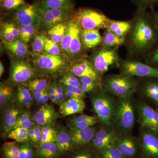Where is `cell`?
Listing matches in <instances>:
<instances>
[{
    "mask_svg": "<svg viewBox=\"0 0 158 158\" xmlns=\"http://www.w3.org/2000/svg\"><path fill=\"white\" fill-rule=\"evenodd\" d=\"M131 21V28L127 37L129 53L132 55L145 53L157 42L158 32L145 10L137 9Z\"/></svg>",
    "mask_w": 158,
    "mask_h": 158,
    "instance_id": "cell-1",
    "label": "cell"
},
{
    "mask_svg": "<svg viewBox=\"0 0 158 158\" xmlns=\"http://www.w3.org/2000/svg\"><path fill=\"white\" fill-rule=\"evenodd\" d=\"M135 109L132 97L117 98L113 127L119 135L131 134L135 122Z\"/></svg>",
    "mask_w": 158,
    "mask_h": 158,
    "instance_id": "cell-2",
    "label": "cell"
},
{
    "mask_svg": "<svg viewBox=\"0 0 158 158\" xmlns=\"http://www.w3.org/2000/svg\"><path fill=\"white\" fill-rule=\"evenodd\" d=\"M102 83L103 88L116 98L132 96L139 86L135 77L122 73L107 76L102 79Z\"/></svg>",
    "mask_w": 158,
    "mask_h": 158,
    "instance_id": "cell-3",
    "label": "cell"
},
{
    "mask_svg": "<svg viewBox=\"0 0 158 158\" xmlns=\"http://www.w3.org/2000/svg\"><path fill=\"white\" fill-rule=\"evenodd\" d=\"M93 110L102 125L113 127L116 100L113 95L100 88L90 98Z\"/></svg>",
    "mask_w": 158,
    "mask_h": 158,
    "instance_id": "cell-4",
    "label": "cell"
},
{
    "mask_svg": "<svg viewBox=\"0 0 158 158\" xmlns=\"http://www.w3.org/2000/svg\"><path fill=\"white\" fill-rule=\"evenodd\" d=\"M72 17L81 30L106 29L110 19L102 12L90 8L78 9Z\"/></svg>",
    "mask_w": 158,
    "mask_h": 158,
    "instance_id": "cell-5",
    "label": "cell"
},
{
    "mask_svg": "<svg viewBox=\"0 0 158 158\" xmlns=\"http://www.w3.org/2000/svg\"><path fill=\"white\" fill-rule=\"evenodd\" d=\"M118 48H108L101 46L91 56L90 62L102 80L103 76L110 67L118 62Z\"/></svg>",
    "mask_w": 158,
    "mask_h": 158,
    "instance_id": "cell-6",
    "label": "cell"
},
{
    "mask_svg": "<svg viewBox=\"0 0 158 158\" xmlns=\"http://www.w3.org/2000/svg\"><path fill=\"white\" fill-rule=\"evenodd\" d=\"M121 73L134 77L158 79V68L134 60H127L120 63Z\"/></svg>",
    "mask_w": 158,
    "mask_h": 158,
    "instance_id": "cell-7",
    "label": "cell"
},
{
    "mask_svg": "<svg viewBox=\"0 0 158 158\" xmlns=\"http://www.w3.org/2000/svg\"><path fill=\"white\" fill-rule=\"evenodd\" d=\"M139 152L144 158H158V134L140 128L138 138Z\"/></svg>",
    "mask_w": 158,
    "mask_h": 158,
    "instance_id": "cell-8",
    "label": "cell"
},
{
    "mask_svg": "<svg viewBox=\"0 0 158 158\" xmlns=\"http://www.w3.org/2000/svg\"><path fill=\"white\" fill-rule=\"evenodd\" d=\"M136 109L140 128L158 134V110L144 102H138Z\"/></svg>",
    "mask_w": 158,
    "mask_h": 158,
    "instance_id": "cell-9",
    "label": "cell"
},
{
    "mask_svg": "<svg viewBox=\"0 0 158 158\" xmlns=\"http://www.w3.org/2000/svg\"><path fill=\"white\" fill-rule=\"evenodd\" d=\"M33 62L37 69L48 73H59L66 67L65 60L60 55H52L45 52L35 56Z\"/></svg>",
    "mask_w": 158,
    "mask_h": 158,
    "instance_id": "cell-10",
    "label": "cell"
},
{
    "mask_svg": "<svg viewBox=\"0 0 158 158\" xmlns=\"http://www.w3.org/2000/svg\"><path fill=\"white\" fill-rule=\"evenodd\" d=\"M35 71L31 64L23 60H11L9 81L15 85H19L32 80Z\"/></svg>",
    "mask_w": 158,
    "mask_h": 158,
    "instance_id": "cell-11",
    "label": "cell"
},
{
    "mask_svg": "<svg viewBox=\"0 0 158 158\" xmlns=\"http://www.w3.org/2000/svg\"><path fill=\"white\" fill-rule=\"evenodd\" d=\"M13 18L21 26L37 25L41 23V13L37 4L20 6L13 12Z\"/></svg>",
    "mask_w": 158,
    "mask_h": 158,
    "instance_id": "cell-12",
    "label": "cell"
},
{
    "mask_svg": "<svg viewBox=\"0 0 158 158\" xmlns=\"http://www.w3.org/2000/svg\"><path fill=\"white\" fill-rule=\"evenodd\" d=\"M119 135L113 127L102 125L97 130L91 141L92 147L101 152L107 148L115 145Z\"/></svg>",
    "mask_w": 158,
    "mask_h": 158,
    "instance_id": "cell-13",
    "label": "cell"
},
{
    "mask_svg": "<svg viewBox=\"0 0 158 158\" xmlns=\"http://www.w3.org/2000/svg\"><path fill=\"white\" fill-rule=\"evenodd\" d=\"M115 145L125 158H135L139 152L138 139L131 134L119 135Z\"/></svg>",
    "mask_w": 158,
    "mask_h": 158,
    "instance_id": "cell-14",
    "label": "cell"
},
{
    "mask_svg": "<svg viewBox=\"0 0 158 158\" xmlns=\"http://www.w3.org/2000/svg\"><path fill=\"white\" fill-rule=\"evenodd\" d=\"M59 117V114L53 107L46 104L36 111L33 116V120L37 125L42 127H52Z\"/></svg>",
    "mask_w": 158,
    "mask_h": 158,
    "instance_id": "cell-15",
    "label": "cell"
},
{
    "mask_svg": "<svg viewBox=\"0 0 158 158\" xmlns=\"http://www.w3.org/2000/svg\"><path fill=\"white\" fill-rule=\"evenodd\" d=\"M97 130L94 126L82 129L70 127L69 133L73 147H82L91 142Z\"/></svg>",
    "mask_w": 158,
    "mask_h": 158,
    "instance_id": "cell-16",
    "label": "cell"
},
{
    "mask_svg": "<svg viewBox=\"0 0 158 158\" xmlns=\"http://www.w3.org/2000/svg\"><path fill=\"white\" fill-rule=\"evenodd\" d=\"M71 73L77 77H89L101 81L94 66L89 61L83 60L77 62L70 68Z\"/></svg>",
    "mask_w": 158,
    "mask_h": 158,
    "instance_id": "cell-17",
    "label": "cell"
},
{
    "mask_svg": "<svg viewBox=\"0 0 158 158\" xmlns=\"http://www.w3.org/2000/svg\"><path fill=\"white\" fill-rule=\"evenodd\" d=\"M85 106L86 105L83 99H68L60 105L59 112L63 116H71L81 113L85 110Z\"/></svg>",
    "mask_w": 158,
    "mask_h": 158,
    "instance_id": "cell-18",
    "label": "cell"
},
{
    "mask_svg": "<svg viewBox=\"0 0 158 158\" xmlns=\"http://www.w3.org/2000/svg\"><path fill=\"white\" fill-rule=\"evenodd\" d=\"M146 79L141 86V93L158 110V79Z\"/></svg>",
    "mask_w": 158,
    "mask_h": 158,
    "instance_id": "cell-19",
    "label": "cell"
},
{
    "mask_svg": "<svg viewBox=\"0 0 158 158\" xmlns=\"http://www.w3.org/2000/svg\"><path fill=\"white\" fill-rule=\"evenodd\" d=\"M131 20L118 21L110 19L107 30L121 38H126L131 31Z\"/></svg>",
    "mask_w": 158,
    "mask_h": 158,
    "instance_id": "cell-20",
    "label": "cell"
},
{
    "mask_svg": "<svg viewBox=\"0 0 158 158\" xmlns=\"http://www.w3.org/2000/svg\"><path fill=\"white\" fill-rule=\"evenodd\" d=\"M81 36L85 48H94L101 43L102 36L98 30H81Z\"/></svg>",
    "mask_w": 158,
    "mask_h": 158,
    "instance_id": "cell-21",
    "label": "cell"
},
{
    "mask_svg": "<svg viewBox=\"0 0 158 158\" xmlns=\"http://www.w3.org/2000/svg\"><path fill=\"white\" fill-rule=\"evenodd\" d=\"M36 4L43 9L73 10L74 6L73 0H39Z\"/></svg>",
    "mask_w": 158,
    "mask_h": 158,
    "instance_id": "cell-22",
    "label": "cell"
},
{
    "mask_svg": "<svg viewBox=\"0 0 158 158\" xmlns=\"http://www.w3.org/2000/svg\"><path fill=\"white\" fill-rule=\"evenodd\" d=\"M98 121L96 116L82 114L72 118L69 121V124L70 127L82 129L94 126Z\"/></svg>",
    "mask_w": 158,
    "mask_h": 158,
    "instance_id": "cell-23",
    "label": "cell"
},
{
    "mask_svg": "<svg viewBox=\"0 0 158 158\" xmlns=\"http://www.w3.org/2000/svg\"><path fill=\"white\" fill-rule=\"evenodd\" d=\"M4 43L6 48L17 58H24L28 54L27 46L21 40H15L12 42Z\"/></svg>",
    "mask_w": 158,
    "mask_h": 158,
    "instance_id": "cell-24",
    "label": "cell"
},
{
    "mask_svg": "<svg viewBox=\"0 0 158 158\" xmlns=\"http://www.w3.org/2000/svg\"><path fill=\"white\" fill-rule=\"evenodd\" d=\"M78 27L77 23L73 19L67 23V28L65 36L61 43V48L64 53L69 54L71 42L73 38L76 30Z\"/></svg>",
    "mask_w": 158,
    "mask_h": 158,
    "instance_id": "cell-25",
    "label": "cell"
},
{
    "mask_svg": "<svg viewBox=\"0 0 158 158\" xmlns=\"http://www.w3.org/2000/svg\"><path fill=\"white\" fill-rule=\"evenodd\" d=\"M56 143L60 152L68 151L73 148L70 133L65 129H61L58 132Z\"/></svg>",
    "mask_w": 158,
    "mask_h": 158,
    "instance_id": "cell-26",
    "label": "cell"
},
{
    "mask_svg": "<svg viewBox=\"0 0 158 158\" xmlns=\"http://www.w3.org/2000/svg\"><path fill=\"white\" fill-rule=\"evenodd\" d=\"M126 41L125 38H121L116 36L106 29L102 37L101 45L108 48H118Z\"/></svg>",
    "mask_w": 158,
    "mask_h": 158,
    "instance_id": "cell-27",
    "label": "cell"
},
{
    "mask_svg": "<svg viewBox=\"0 0 158 158\" xmlns=\"http://www.w3.org/2000/svg\"><path fill=\"white\" fill-rule=\"evenodd\" d=\"M59 151L56 142H49L39 144L37 153L42 158H53Z\"/></svg>",
    "mask_w": 158,
    "mask_h": 158,
    "instance_id": "cell-28",
    "label": "cell"
},
{
    "mask_svg": "<svg viewBox=\"0 0 158 158\" xmlns=\"http://www.w3.org/2000/svg\"><path fill=\"white\" fill-rule=\"evenodd\" d=\"M79 78L81 83V88L85 94L93 92L97 88L102 87V81L94 78L86 77Z\"/></svg>",
    "mask_w": 158,
    "mask_h": 158,
    "instance_id": "cell-29",
    "label": "cell"
},
{
    "mask_svg": "<svg viewBox=\"0 0 158 158\" xmlns=\"http://www.w3.org/2000/svg\"><path fill=\"white\" fill-rule=\"evenodd\" d=\"M67 24L61 23L56 25L48 30V34L52 40L57 44H61L65 36Z\"/></svg>",
    "mask_w": 158,
    "mask_h": 158,
    "instance_id": "cell-30",
    "label": "cell"
},
{
    "mask_svg": "<svg viewBox=\"0 0 158 158\" xmlns=\"http://www.w3.org/2000/svg\"><path fill=\"white\" fill-rule=\"evenodd\" d=\"M17 99L20 104L27 108H30L33 104L34 97L30 90L23 86L18 88Z\"/></svg>",
    "mask_w": 158,
    "mask_h": 158,
    "instance_id": "cell-31",
    "label": "cell"
},
{
    "mask_svg": "<svg viewBox=\"0 0 158 158\" xmlns=\"http://www.w3.org/2000/svg\"><path fill=\"white\" fill-rule=\"evenodd\" d=\"M81 29L78 26L76 30L75 33L71 42L69 47V54L71 57L76 56L81 53L82 46L83 45L81 41Z\"/></svg>",
    "mask_w": 158,
    "mask_h": 158,
    "instance_id": "cell-32",
    "label": "cell"
},
{
    "mask_svg": "<svg viewBox=\"0 0 158 158\" xmlns=\"http://www.w3.org/2000/svg\"><path fill=\"white\" fill-rule=\"evenodd\" d=\"M28 129L24 128H17L8 133V138L21 143H27L29 140Z\"/></svg>",
    "mask_w": 158,
    "mask_h": 158,
    "instance_id": "cell-33",
    "label": "cell"
},
{
    "mask_svg": "<svg viewBox=\"0 0 158 158\" xmlns=\"http://www.w3.org/2000/svg\"><path fill=\"white\" fill-rule=\"evenodd\" d=\"M2 150L6 158H18L20 147L15 141L6 142L2 146Z\"/></svg>",
    "mask_w": 158,
    "mask_h": 158,
    "instance_id": "cell-34",
    "label": "cell"
},
{
    "mask_svg": "<svg viewBox=\"0 0 158 158\" xmlns=\"http://www.w3.org/2000/svg\"><path fill=\"white\" fill-rule=\"evenodd\" d=\"M34 124L31 119L30 112L25 111L20 114L13 129L19 127L29 129L34 127Z\"/></svg>",
    "mask_w": 158,
    "mask_h": 158,
    "instance_id": "cell-35",
    "label": "cell"
},
{
    "mask_svg": "<svg viewBox=\"0 0 158 158\" xmlns=\"http://www.w3.org/2000/svg\"><path fill=\"white\" fill-rule=\"evenodd\" d=\"M27 87L32 92L45 91L49 88L48 81L44 78L32 79L27 82Z\"/></svg>",
    "mask_w": 158,
    "mask_h": 158,
    "instance_id": "cell-36",
    "label": "cell"
},
{
    "mask_svg": "<svg viewBox=\"0 0 158 158\" xmlns=\"http://www.w3.org/2000/svg\"><path fill=\"white\" fill-rule=\"evenodd\" d=\"M21 113V111L16 109L10 115L3 118V129L5 132L9 133L13 129Z\"/></svg>",
    "mask_w": 158,
    "mask_h": 158,
    "instance_id": "cell-37",
    "label": "cell"
},
{
    "mask_svg": "<svg viewBox=\"0 0 158 158\" xmlns=\"http://www.w3.org/2000/svg\"><path fill=\"white\" fill-rule=\"evenodd\" d=\"M39 8L41 13V23H43L45 27L50 29L56 25L58 24L51 9H43L40 7Z\"/></svg>",
    "mask_w": 158,
    "mask_h": 158,
    "instance_id": "cell-38",
    "label": "cell"
},
{
    "mask_svg": "<svg viewBox=\"0 0 158 158\" xmlns=\"http://www.w3.org/2000/svg\"><path fill=\"white\" fill-rule=\"evenodd\" d=\"M12 96V89L8 85L1 84L0 86V106L1 109L7 106Z\"/></svg>",
    "mask_w": 158,
    "mask_h": 158,
    "instance_id": "cell-39",
    "label": "cell"
},
{
    "mask_svg": "<svg viewBox=\"0 0 158 158\" xmlns=\"http://www.w3.org/2000/svg\"><path fill=\"white\" fill-rule=\"evenodd\" d=\"M42 132V138L40 144L49 142H56L58 132L52 127H43Z\"/></svg>",
    "mask_w": 158,
    "mask_h": 158,
    "instance_id": "cell-40",
    "label": "cell"
},
{
    "mask_svg": "<svg viewBox=\"0 0 158 158\" xmlns=\"http://www.w3.org/2000/svg\"><path fill=\"white\" fill-rule=\"evenodd\" d=\"M47 37L44 35H37L32 44V53L35 56L44 52V48Z\"/></svg>",
    "mask_w": 158,
    "mask_h": 158,
    "instance_id": "cell-41",
    "label": "cell"
},
{
    "mask_svg": "<svg viewBox=\"0 0 158 158\" xmlns=\"http://www.w3.org/2000/svg\"><path fill=\"white\" fill-rule=\"evenodd\" d=\"M36 28V25L20 26L19 30V37L21 40L27 44L35 34Z\"/></svg>",
    "mask_w": 158,
    "mask_h": 158,
    "instance_id": "cell-42",
    "label": "cell"
},
{
    "mask_svg": "<svg viewBox=\"0 0 158 158\" xmlns=\"http://www.w3.org/2000/svg\"><path fill=\"white\" fill-rule=\"evenodd\" d=\"M60 82L65 86L81 88L80 79L72 73L64 74L60 79Z\"/></svg>",
    "mask_w": 158,
    "mask_h": 158,
    "instance_id": "cell-43",
    "label": "cell"
},
{
    "mask_svg": "<svg viewBox=\"0 0 158 158\" xmlns=\"http://www.w3.org/2000/svg\"><path fill=\"white\" fill-rule=\"evenodd\" d=\"M100 158H125L116 145L100 152Z\"/></svg>",
    "mask_w": 158,
    "mask_h": 158,
    "instance_id": "cell-44",
    "label": "cell"
},
{
    "mask_svg": "<svg viewBox=\"0 0 158 158\" xmlns=\"http://www.w3.org/2000/svg\"><path fill=\"white\" fill-rule=\"evenodd\" d=\"M24 0H2L1 6L3 9L8 11L15 10L20 6L25 5Z\"/></svg>",
    "mask_w": 158,
    "mask_h": 158,
    "instance_id": "cell-45",
    "label": "cell"
},
{
    "mask_svg": "<svg viewBox=\"0 0 158 158\" xmlns=\"http://www.w3.org/2000/svg\"><path fill=\"white\" fill-rule=\"evenodd\" d=\"M138 10L146 11L148 8L158 4V0H130Z\"/></svg>",
    "mask_w": 158,
    "mask_h": 158,
    "instance_id": "cell-46",
    "label": "cell"
},
{
    "mask_svg": "<svg viewBox=\"0 0 158 158\" xmlns=\"http://www.w3.org/2000/svg\"><path fill=\"white\" fill-rule=\"evenodd\" d=\"M44 52L52 55H59L61 50L58 44L54 42L52 40L47 38L44 46Z\"/></svg>",
    "mask_w": 158,
    "mask_h": 158,
    "instance_id": "cell-47",
    "label": "cell"
},
{
    "mask_svg": "<svg viewBox=\"0 0 158 158\" xmlns=\"http://www.w3.org/2000/svg\"><path fill=\"white\" fill-rule=\"evenodd\" d=\"M33 148L28 142L24 143L20 147L19 156L18 158H33Z\"/></svg>",
    "mask_w": 158,
    "mask_h": 158,
    "instance_id": "cell-48",
    "label": "cell"
},
{
    "mask_svg": "<svg viewBox=\"0 0 158 158\" xmlns=\"http://www.w3.org/2000/svg\"><path fill=\"white\" fill-rule=\"evenodd\" d=\"M1 35L4 39V42L9 43L15 40V37H14L11 31L7 27L5 23H3L2 25Z\"/></svg>",
    "mask_w": 158,
    "mask_h": 158,
    "instance_id": "cell-49",
    "label": "cell"
},
{
    "mask_svg": "<svg viewBox=\"0 0 158 158\" xmlns=\"http://www.w3.org/2000/svg\"><path fill=\"white\" fill-rule=\"evenodd\" d=\"M63 88L65 90L73 93L80 98L84 99L86 98V94L83 92L81 88L65 86L63 87Z\"/></svg>",
    "mask_w": 158,
    "mask_h": 158,
    "instance_id": "cell-50",
    "label": "cell"
},
{
    "mask_svg": "<svg viewBox=\"0 0 158 158\" xmlns=\"http://www.w3.org/2000/svg\"><path fill=\"white\" fill-rule=\"evenodd\" d=\"M148 62V65L158 68V47L150 55Z\"/></svg>",
    "mask_w": 158,
    "mask_h": 158,
    "instance_id": "cell-51",
    "label": "cell"
},
{
    "mask_svg": "<svg viewBox=\"0 0 158 158\" xmlns=\"http://www.w3.org/2000/svg\"><path fill=\"white\" fill-rule=\"evenodd\" d=\"M56 88L57 98L59 100V105L60 106L65 101V98H66L64 94V88L62 86L56 83Z\"/></svg>",
    "mask_w": 158,
    "mask_h": 158,
    "instance_id": "cell-52",
    "label": "cell"
},
{
    "mask_svg": "<svg viewBox=\"0 0 158 158\" xmlns=\"http://www.w3.org/2000/svg\"><path fill=\"white\" fill-rule=\"evenodd\" d=\"M42 128L41 127L37 125L34 126L35 135H34V140L32 142L34 143V144H40L41 138H42Z\"/></svg>",
    "mask_w": 158,
    "mask_h": 158,
    "instance_id": "cell-53",
    "label": "cell"
},
{
    "mask_svg": "<svg viewBox=\"0 0 158 158\" xmlns=\"http://www.w3.org/2000/svg\"><path fill=\"white\" fill-rule=\"evenodd\" d=\"M7 27L11 31L15 38L19 37V30L13 23L9 22H4Z\"/></svg>",
    "mask_w": 158,
    "mask_h": 158,
    "instance_id": "cell-54",
    "label": "cell"
},
{
    "mask_svg": "<svg viewBox=\"0 0 158 158\" xmlns=\"http://www.w3.org/2000/svg\"><path fill=\"white\" fill-rule=\"evenodd\" d=\"M151 18L152 22L158 32V11L152 9L150 12H148Z\"/></svg>",
    "mask_w": 158,
    "mask_h": 158,
    "instance_id": "cell-55",
    "label": "cell"
},
{
    "mask_svg": "<svg viewBox=\"0 0 158 158\" xmlns=\"http://www.w3.org/2000/svg\"><path fill=\"white\" fill-rule=\"evenodd\" d=\"M73 158H94L92 154L89 152L83 151L76 155Z\"/></svg>",
    "mask_w": 158,
    "mask_h": 158,
    "instance_id": "cell-56",
    "label": "cell"
},
{
    "mask_svg": "<svg viewBox=\"0 0 158 158\" xmlns=\"http://www.w3.org/2000/svg\"><path fill=\"white\" fill-rule=\"evenodd\" d=\"M16 109V108L14 106H8L6 107V109L4 110L2 113L3 118L10 115Z\"/></svg>",
    "mask_w": 158,
    "mask_h": 158,
    "instance_id": "cell-57",
    "label": "cell"
},
{
    "mask_svg": "<svg viewBox=\"0 0 158 158\" xmlns=\"http://www.w3.org/2000/svg\"><path fill=\"white\" fill-rule=\"evenodd\" d=\"M48 89L46 90H45V92L44 93L42 98L40 99L39 104L40 105L46 104H47V102L49 100H50L49 96Z\"/></svg>",
    "mask_w": 158,
    "mask_h": 158,
    "instance_id": "cell-58",
    "label": "cell"
},
{
    "mask_svg": "<svg viewBox=\"0 0 158 158\" xmlns=\"http://www.w3.org/2000/svg\"><path fill=\"white\" fill-rule=\"evenodd\" d=\"M45 91H41V92H33V97H34V98L35 99V101H36L37 103H39L40 99L42 98L43 95L44 93L45 92Z\"/></svg>",
    "mask_w": 158,
    "mask_h": 158,
    "instance_id": "cell-59",
    "label": "cell"
},
{
    "mask_svg": "<svg viewBox=\"0 0 158 158\" xmlns=\"http://www.w3.org/2000/svg\"><path fill=\"white\" fill-rule=\"evenodd\" d=\"M64 94H65V96L66 98L68 99L72 98H80L78 97L75 94H74L73 93H72V92L67 91V90H65L64 89Z\"/></svg>",
    "mask_w": 158,
    "mask_h": 158,
    "instance_id": "cell-60",
    "label": "cell"
},
{
    "mask_svg": "<svg viewBox=\"0 0 158 158\" xmlns=\"http://www.w3.org/2000/svg\"><path fill=\"white\" fill-rule=\"evenodd\" d=\"M28 134L29 140L32 142L33 140H34V135H35V130H34V127L28 129Z\"/></svg>",
    "mask_w": 158,
    "mask_h": 158,
    "instance_id": "cell-61",
    "label": "cell"
},
{
    "mask_svg": "<svg viewBox=\"0 0 158 158\" xmlns=\"http://www.w3.org/2000/svg\"><path fill=\"white\" fill-rule=\"evenodd\" d=\"M4 72V67L2 62H0V77H2Z\"/></svg>",
    "mask_w": 158,
    "mask_h": 158,
    "instance_id": "cell-62",
    "label": "cell"
},
{
    "mask_svg": "<svg viewBox=\"0 0 158 158\" xmlns=\"http://www.w3.org/2000/svg\"><path fill=\"white\" fill-rule=\"evenodd\" d=\"M1 1H2V0H1Z\"/></svg>",
    "mask_w": 158,
    "mask_h": 158,
    "instance_id": "cell-63",
    "label": "cell"
}]
</instances>
